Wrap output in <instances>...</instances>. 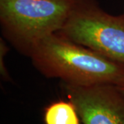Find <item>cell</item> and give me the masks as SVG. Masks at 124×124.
Returning <instances> with one entry per match:
<instances>
[{"label": "cell", "instance_id": "cell-6", "mask_svg": "<svg viewBox=\"0 0 124 124\" xmlns=\"http://www.w3.org/2000/svg\"><path fill=\"white\" fill-rule=\"evenodd\" d=\"M8 48L5 41L1 38L0 39V71L2 78L4 80L8 81L10 78L9 77V74L7 71V69L4 65V57L6 53L8 52Z\"/></svg>", "mask_w": 124, "mask_h": 124}, {"label": "cell", "instance_id": "cell-2", "mask_svg": "<svg viewBox=\"0 0 124 124\" xmlns=\"http://www.w3.org/2000/svg\"><path fill=\"white\" fill-rule=\"evenodd\" d=\"M79 0H0L5 39L29 57L45 38L62 29Z\"/></svg>", "mask_w": 124, "mask_h": 124}, {"label": "cell", "instance_id": "cell-3", "mask_svg": "<svg viewBox=\"0 0 124 124\" xmlns=\"http://www.w3.org/2000/svg\"><path fill=\"white\" fill-rule=\"evenodd\" d=\"M57 33L124 63V15L108 13L97 0H79Z\"/></svg>", "mask_w": 124, "mask_h": 124}, {"label": "cell", "instance_id": "cell-1", "mask_svg": "<svg viewBox=\"0 0 124 124\" xmlns=\"http://www.w3.org/2000/svg\"><path fill=\"white\" fill-rule=\"evenodd\" d=\"M29 57L43 75L57 78L65 84L81 86L124 84V63L57 32L42 40Z\"/></svg>", "mask_w": 124, "mask_h": 124}, {"label": "cell", "instance_id": "cell-5", "mask_svg": "<svg viewBox=\"0 0 124 124\" xmlns=\"http://www.w3.org/2000/svg\"><path fill=\"white\" fill-rule=\"evenodd\" d=\"M45 124H82L75 104L59 100L46 107L44 113Z\"/></svg>", "mask_w": 124, "mask_h": 124}, {"label": "cell", "instance_id": "cell-7", "mask_svg": "<svg viewBox=\"0 0 124 124\" xmlns=\"http://www.w3.org/2000/svg\"><path fill=\"white\" fill-rule=\"evenodd\" d=\"M117 87H118L120 90L124 94V84L121 85H120V86H117Z\"/></svg>", "mask_w": 124, "mask_h": 124}, {"label": "cell", "instance_id": "cell-4", "mask_svg": "<svg viewBox=\"0 0 124 124\" xmlns=\"http://www.w3.org/2000/svg\"><path fill=\"white\" fill-rule=\"evenodd\" d=\"M61 88L75 104L82 124H124V94L116 85L62 82Z\"/></svg>", "mask_w": 124, "mask_h": 124}, {"label": "cell", "instance_id": "cell-8", "mask_svg": "<svg viewBox=\"0 0 124 124\" xmlns=\"http://www.w3.org/2000/svg\"><path fill=\"white\" fill-rule=\"evenodd\" d=\"M123 14H124V13H123Z\"/></svg>", "mask_w": 124, "mask_h": 124}]
</instances>
